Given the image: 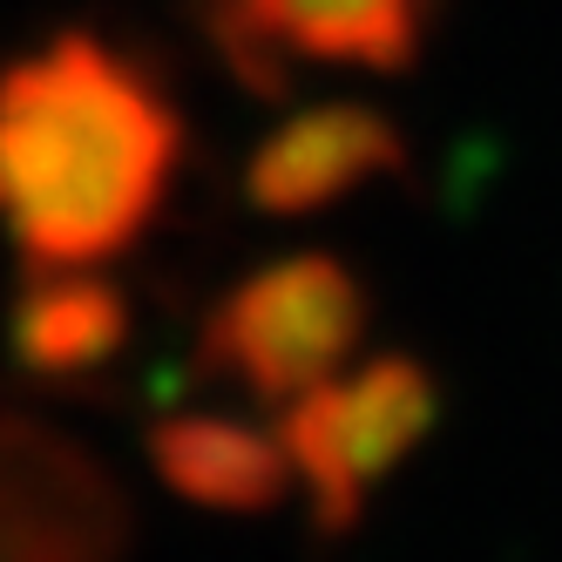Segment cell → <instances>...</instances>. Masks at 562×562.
<instances>
[{"instance_id": "cell-1", "label": "cell", "mask_w": 562, "mask_h": 562, "mask_svg": "<svg viewBox=\"0 0 562 562\" xmlns=\"http://www.w3.org/2000/svg\"><path fill=\"white\" fill-rule=\"evenodd\" d=\"M183 156L170 95L95 27L0 68V231L27 271H75L130 251Z\"/></svg>"}, {"instance_id": "cell-6", "label": "cell", "mask_w": 562, "mask_h": 562, "mask_svg": "<svg viewBox=\"0 0 562 562\" xmlns=\"http://www.w3.org/2000/svg\"><path fill=\"white\" fill-rule=\"evenodd\" d=\"M400 164H407V143H400V130L380 109L326 102V109H305L292 123H278L258 143L251 170H245V190L271 217H305V211H326L346 190L373 183V177H386Z\"/></svg>"}, {"instance_id": "cell-3", "label": "cell", "mask_w": 562, "mask_h": 562, "mask_svg": "<svg viewBox=\"0 0 562 562\" xmlns=\"http://www.w3.org/2000/svg\"><path fill=\"white\" fill-rule=\"evenodd\" d=\"M434 420V380L414 359H373L359 373H333L312 393L285 400L278 440L292 454V474L326 529H346L359 502L373 495L386 468L407 461V448Z\"/></svg>"}, {"instance_id": "cell-8", "label": "cell", "mask_w": 562, "mask_h": 562, "mask_svg": "<svg viewBox=\"0 0 562 562\" xmlns=\"http://www.w3.org/2000/svg\"><path fill=\"white\" fill-rule=\"evenodd\" d=\"M149 461L183 502L204 508H271L292 481V454L278 434H251L211 414L164 420L149 434Z\"/></svg>"}, {"instance_id": "cell-5", "label": "cell", "mask_w": 562, "mask_h": 562, "mask_svg": "<svg viewBox=\"0 0 562 562\" xmlns=\"http://www.w3.org/2000/svg\"><path fill=\"white\" fill-rule=\"evenodd\" d=\"M130 508L68 434L0 414V562H123Z\"/></svg>"}, {"instance_id": "cell-4", "label": "cell", "mask_w": 562, "mask_h": 562, "mask_svg": "<svg viewBox=\"0 0 562 562\" xmlns=\"http://www.w3.org/2000/svg\"><path fill=\"white\" fill-rule=\"evenodd\" d=\"M440 0H196L217 55L258 95H278L292 68H373L400 75Z\"/></svg>"}, {"instance_id": "cell-2", "label": "cell", "mask_w": 562, "mask_h": 562, "mask_svg": "<svg viewBox=\"0 0 562 562\" xmlns=\"http://www.w3.org/2000/svg\"><path fill=\"white\" fill-rule=\"evenodd\" d=\"M359 339H367L359 278L326 251H299L251 271L245 285L217 299L204 326V367L231 373L271 407H285L318 380H333Z\"/></svg>"}, {"instance_id": "cell-7", "label": "cell", "mask_w": 562, "mask_h": 562, "mask_svg": "<svg viewBox=\"0 0 562 562\" xmlns=\"http://www.w3.org/2000/svg\"><path fill=\"white\" fill-rule=\"evenodd\" d=\"M14 359L34 380H82L130 339V299L95 278V265L34 271L14 299Z\"/></svg>"}]
</instances>
